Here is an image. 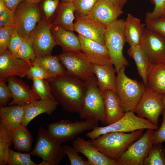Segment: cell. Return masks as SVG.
<instances>
[{"instance_id":"24","label":"cell","mask_w":165,"mask_h":165,"mask_svg":"<svg viewBox=\"0 0 165 165\" xmlns=\"http://www.w3.org/2000/svg\"><path fill=\"white\" fill-rule=\"evenodd\" d=\"M58 104L56 100L40 99L25 105L21 124L27 127L33 119L42 113L51 115Z\"/></svg>"},{"instance_id":"41","label":"cell","mask_w":165,"mask_h":165,"mask_svg":"<svg viewBox=\"0 0 165 165\" xmlns=\"http://www.w3.org/2000/svg\"><path fill=\"white\" fill-rule=\"evenodd\" d=\"M27 76L31 80L36 78L49 81L52 79L42 68L36 64L31 65Z\"/></svg>"},{"instance_id":"10","label":"cell","mask_w":165,"mask_h":165,"mask_svg":"<svg viewBox=\"0 0 165 165\" xmlns=\"http://www.w3.org/2000/svg\"><path fill=\"white\" fill-rule=\"evenodd\" d=\"M15 26L23 39L28 38L31 31L41 19L38 3L25 1L20 3L14 12Z\"/></svg>"},{"instance_id":"11","label":"cell","mask_w":165,"mask_h":165,"mask_svg":"<svg viewBox=\"0 0 165 165\" xmlns=\"http://www.w3.org/2000/svg\"><path fill=\"white\" fill-rule=\"evenodd\" d=\"M57 57L67 75L83 81L94 76L91 63L82 51L63 52Z\"/></svg>"},{"instance_id":"43","label":"cell","mask_w":165,"mask_h":165,"mask_svg":"<svg viewBox=\"0 0 165 165\" xmlns=\"http://www.w3.org/2000/svg\"><path fill=\"white\" fill-rule=\"evenodd\" d=\"M12 98L11 93L6 82L0 80V107L6 106Z\"/></svg>"},{"instance_id":"32","label":"cell","mask_w":165,"mask_h":165,"mask_svg":"<svg viewBox=\"0 0 165 165\" xmlns=\"http://www.w3.org/2000/svg\"><path fill=\"white\" fill-rule=\"evenodd\" d=\"M12 144L11 135L4 125L0 122V165L6 164L9 150Z\"/></svg>"},{"instance_id":"15","label":"cell","mask_w":165,"mask_h":165,"mask_svg":"<svg viewBox=\"0 0 165 165\" xmlns=\"http://www.w3.org/2000/svg\"><path fill=\"white\" fill-rule=\"evenodd\" d=\"M31 65L30 61L16 57L7 49L0 54V80L6 82L13 76L24 77Z\"/></svg>"},{"instance_id":"34","label":"cell","mask_w":165,"mask_h":165,"mask_svg":"<svg viewBox=\"0 0 165 165\" xmlns=\"http://www.w3.org/2000/svg\"><path fill=\"white\" fill-rule=\"evenodd\" d=\"M144 165H165V150L161 144L153 145Z\"/></svg>"},{"instance_id":"28","label":"cell","mask_w":165,"mask_h":165,"mask_svg":"<svg viewBox=\"0 0 165 165\" xmlns=\"http://www.w3.org/2000/svg\"><path fill=\"white\" fill-rule=\"evenodd\" d=\"M56 15L53 23L67 30L73 31V21L75 9L73 2H61L56 10Z\"/></svg>"},{"instance_id":"35","label":"cell","mask_w":165,"mask_h":165,"mask_svg":"<svg viewBox=\"0 0 165 165\" xmlns=\"http://www.w3.org/2000/svg\"><path fill=\"white\" fill-rule=\"evenodd\" d=\"M30 153H23L15 151L10 148L9 150L6 164L9 165H38L32 160Z\"/></svg>"},{"instance_id":"4","label":"cell","mask_w":165,"mask_h":165,"mask_svg":"<svg viewBox=\"0 0 165 165\" xmlns=\"http://www.w3.org/2000/svg\"><path fill=\"white\" fill-rule=\"evenodd\" d=\"M125 23L123 19L116 20L106 26L104 34L105 46L117 73L123 66L129 65L123 54V48L126 42Z\"/></svg>"},{"instance_id":"46","label":"cell","mask_w":165,"mask_h":165,"mask_svg":"<svg viewBox=\"0 0 165 165\" xmlns=\"http://www.w3.org/2000/svg\"><path fill=\"white\" fill-rule=\"evenodd\" d=\"M163 120L160 127L153 135V145L161 144L165 143V109L163 113Z\"/></svg>"},{"instance_id":"51","label":"cell","mask_w":165,"mask_h":165,"mask_svg":"<svg viewBox=\"0 0 165 165\" xmlns=\"http://www.w3.org/2000/svg\"><path fill=\"white\" fill-rule=\"evenodd\" d=\"M38 165H51L50 163L48 161L43 160L40 163L38 164Z\"/></svg>"},{"instance_id":"25","label":"cell","mask_w":165,"mask_h":165,"mask_svg":"<svg viewBox=\"0 0 165 165\" xmlns=\"http://www.w3.org/2000/svg\"><path fill=\"white\" fill-rule=\"evenodd\" d=\"M24 106L9 105L0 107V121L11 135L13 131L21 124Z\"/></svg>"},{"instance_id":"49","label":"cell","mask_w":165,"mask_h":165,"mask_svg":"<svg viewBox=\"0 0 165 165\" xmlns=\"http://www.w3.org/2000/svg\"><path fill=\"white\" fill-rule=\"evenodd\" d=\"M117 8L122 10L127 0H108Z\"/></svg>"},{"instance_id":"33","label":"cell","mask_w":165,"mask_h":165,"mask_svg":"<svg viewBox=\"0 0 165 165\" xmlns=\"http://www.w3.org/2000/svg\"><path fill=\"white\" fill-rule=\"evenodd\" d=\"M32 80L31 89L39 96L40 99L55 100L52 94L49 80L36 78Z\"/></svg>"},{"instance_id":"40","label":"cell","mask_w":165,"mask_h":165,"mask_svg":"<svg viewBox=\"0 0 165 165\" xmlns=\"http://www.w3.org/2000/svg\"><path fill=\"white\" fill-rule=\"evenodd\" d=\"M13 26L0 27V54L7 49Z\"/></svg>"},{"instance_id":"12","label":"cell","mask_w":165,"mask_h":165,"mask_svg":"<svg viewBox=\"0 0 165 165\" xmlns=\"http://www.w3.org/2000/svg\"><path fill=\"white\" fill-rule=\"evenodd\" d=\"M53 23L46 18L41 19L31 32V40L36 57L51 55L53 47L57 44L52 35Z\"/></svg>"},{"instance_id":"21","label":"cell","mask_w":165,"mask_h":165,"mask_svg":"<svg viewBox=\"0 0 165 165\" xmlns=\"http://www.w3.org/2000/svg\"><path fill=\"white\" fill-rule=\"evenodd\" d=\"M120 9L108 0H99L88 16L107 26L123 13Z\"/></svg>"},{"instance_id":"53","label":"cell","mask_w":165,"mask_h":165,"mask_svg":"<svg viewBox=\"0 0 165 165\" xmlns=\"http://www.w3.org/2000/svg\"><path fill=\"white\" fill-rule=\"evenodd\" d=\"M162 100L165 108V95L162 96Z\"/></svg>"},{"instance_id":"13","label":"cell","mask_w":165,"mask_h":165,"mask_svg":"<svg viewBox=\"0 0 165 165\" xmlns=\"http://www.w3.org/2000/svg\"><path fill=\"white\" fill-rule=\"evenodd\" d=\"M162 96L146 88L133 111L138 116L146 118L154 125H157L159 117L165 109Z\"/></svg>"},{"instance_id":"50","label":"cell","mask_w":165,"mask_h":165,"mask_svg":"<svg viewBox=\"0 0 165 165\" xmlns=\"http://www.w3.org/2000/svg\"><path fill=\"white\" fill-rule=\"evenodd\" d=\"M25 1L29 3H38L43 0H24Z\"/></svg>"},{"instance_id":"7","label":"cell","mask_w":165,"mask_h":165,"mask_svg":"<svg viewBox=\"0 0 165 165\" xmlns=\"http://www.w3.org/2000/svg\"><path fill=\"white\" fill-rule=\"evenodd\" d=\"M133 111L125 112L124 116L119 120L105 127H95L86 133V136L90 139L96 138L105 133L114 132H131L140 129L157 130L159 127L147 119L136 115Z\"/></svg>"},{"instance_id":"39","label":"cell","mask_w":165,"mask_h":165,"mask_svg":"<svg viewBox=\"0 0 165 165\" xmlns=\"http://www.w3.org/2000/svg\"><path fill=\"white\" fill-rule=\"evenodd\" d=\"M64 151L68 157L71 165H89L87 161L79 155L78 152L73 147L68 145L62 146Z\"/></svg>"},{"instance_id":"19","label":"cell","mask_w":165,"mask_h":165,"mask_svg":"<svg viewBox=\"0 0 165 165\" xmlns=\"http://www.w3.org/2000/svg\"><path fill=\"white\" fill-rule=\"evenodd\" d=\"M73 146L87 159L89 165H118L116 161L107 157L90 142L83 138L77 137L72 142Z\"/></svg>"},{"instance_id":"27","label":"cell","mask_w":165,"mask_h":165,"mask_svg":"<svg viewBox=\"0 0 165 165\" xmlns=\"http://www.w3.org/2000/svg\"><path fill=\"white\" fill-rule=\"evenodd\" d=\"M145 24L140 20L128 13L125 23L124 34L126 42L130 46L139 45L143 34Z\"/></svg>"},{"instance_id":"8","label":"cell","mask_w":165,"mask_h":165,"mask_svg":"<svg viewBox=\"0 0 165 165\" xmlns=\"http://www.w3.org/2000/svg\"><path fill=\"white\" fill-rule=\"evenodd\" d=\"M98 122V120L95 119L74 122L68 120H62L48 124V130L62 143L74 140L84 131L93 129L97 126Z\"/></svg>"},{"instance_id":"6","label":"cell","mask_w":165,"mask_h":165,"mask_svg":"<svg viewBox=\"0 0 165 165\" xmlns=\"http://www.w3.org/2000/svg\"><path fill=\"white\" fill-rule=\"evenodd\" d=\"M61 144L48 130L41 126L38 130L34 147L30 153L48 162L51 165H58L66 155Z\"/></svg>"},{"instance_id":"29","label":"cell","mask_w":165,"mask_h":165,"mask_svg":"<svg viewBox=\"0 0 165 165\" xmlns=\"http://www.w3.org/2000/svg\"><path fill=\"white\" fill-rule=\"evenodd\" d=\"M31 65L36 64L42 68L53 79L66 75L65 68L60 62L57 56L51 55L36 57L31 62Z\"/></svg>"},{"instance_id":"36","label":"cell","mask_w":165,"mask_h":165,"mask_svg":"<svg viewBox=\"0 0 165 165\" xmlns=\"http://www.w3.org/2000/svg\"><path fill=\"white\" fill-rule=\"evenodd\" d=\"M16 57L31 62L35 59L36 56L32 42L29 38L23 39Z\"/></svg>"},{"instance_id":"30","label":"cell","mask_w":165,"mask_h":165,"mask_svg":"<svg viewBox=\"0 0 165 165\" xmlns=\"http://www.w3.org/2000/svg\"><path fill=\"white\" fill-rule=\"evenodd\" d=\"M26 127L21 124L11 135L14 149L19 152H29L31 151L33 139Z\"/></svg>"},{"instance_id":"2","label":"cell","mask_w":165,"mask_h":165,"mask_svg":"<svg viewBox=\"0 0 165 165\" xmlns=\"http://www.w3.org/2000/svg\"><path fill=\"white\" fill-rule=\"evenodd\" d=\"M144 130H138L130 133L108 132L90 140L104 155L117 161L129 146L142 135Z\"/></svg>"},{"instance_id":"9","label":"cell","mask_w":165,"mask_h":165,"mask_svg":"<svg viewBox=\"0 0 165 165\" xmlns=\"http://www.w3.org/2000/svg\"><path fill=\"white\" fill-rule=\"evenodd\" d=\"M154 130L146 129L144 134L132 143L117 160L118 165H144L153 145Z\"/></svg>"},{"instance_id":"18","label":"cell","mask_w":165,"mask_h":165,"mask_svg":"<svg viewBox=\"0 0 165 165\" xmlns=\"http://www.w3.org/2000/svg\"><path fill=\"white\" fill-rule=\"evenodd\" d=\"M82 52L92 64L106 65L111 64V57L105 45L86 38L78 34Z\"/></svg>"},{"instance_id":"23","label":"cell","mask_w":165,"mask_h":165,"mask_svg":"<svg viewBox=\"0 0 165 165\" xmlns=\"http://www.w3.org/2000/svg\"><path fill=\"white\" fill-rule=\"evenodd\" d=\"M51 31L57 45L61 47L63 52L82 51L79 39L73 31L54 25Z\"/></svg>"},{"instance_id":"26","label":"cell","mask_w":165,"mask_h":165,"mask_svg":"<svg viewBox=\"0 0 165 165\" xmlns=\"http://www.w3.org/2000/svg\"><path fill=\"white\" fill-rule=\"evenodd\" d=\"M146 87L148 90L157 94L165 95V62L151 63Z\"/></svg>"},{"instance_id":"47","label":"cell","mask_w":165,"mask_h":165,"mask_svg":"<svg viewBox=\"0 0 165 165\" xmlns=\"http://www.w3.org/2000/svg\"><path fill=\"white\" fill-rule=\"evenodd\" d=\"M0 18L8 20L12 23L14 25H15L14 12L5 6L1 0H0Z\"/></svg>"},{"instance_id":"3","label":"cell","mask_w":165,"mask_h":165,"mask_svg":"<svg viewBox=\"0 0 165 165\" xmlns=\"http://www.w3.org/2000/svg\"><path fill=\"white\" fill-rule=\"evenodd\" d=\"M85 91L79 113L82 119H95L107 125L102 95L95 76L84 81Z\"/></svg>"},{"instance_id":"52","label":"cell","mask_w":165,"mask_h":165,"mask_svg":"<svg viewBox=\"0 0 165 165\" xmlns=\"http://www.w3.org/2000/svg\"><path fill=\"white\" fill-rule=\"evenodd\" d=\"M75 0H61V2H73Z\"/></svg>"},{"instance_id":"20","label":"cell","mask_w":165,"mask_h":165,"mask_svg":"<svg viewBox=\"0 0 165 165\" xmlns=\"http://www.w3.org/2000/svg\"><path fill=\"white\" fill-rule=\"evenodd\" d=\"M91 69L96 76L97 85L102 94L106 90L117 93L116 73V70L112 63L99 65L91 63Z\"/></svg>"},{"instance_id":"5","label":"cell","mask_w":165,"mask_h":165,"mask_svg":"<svg viewBox=\"0 0 165 165\" xmlns=\"http://www.w3.org/2000/svg\"><path fill=\"white\" fill-rule=\"evenodd\" d=\"M125 66L117 72V93L125 112L134 111L146 88L143 82L132 79L125 74Z\"/></svg>"},{"instance_id":"22","label":"cell","mask_w":165,"mask_h":165,"mask_svg":"<svg viewBox=\"0 0 165 165\" xmlns=\"http://www.w3.org/2000/svg\"><path fill=\"white\" fill-rule=\"evenodd\" d=\"M105 108L106 121L107 125L112 124L122 118L125 112L116 92L105 90L102 94Z\"/></svg>"},{"instance_id":"44","label":"cell","mask_w":165,"mask_h":165,"mask_svg":"<svg viewBox=\"0 0 165 165\" xmlns=\"http://www.w3.org/2000/svg\"><path fill=\"white\" fill-rule=\"evenodd\" d=\"M60 0H44L42 6L46 18L49 19L56 11Z\"/></svg>"},{"instance_id":"14","label":"cell","mask_w":165,"mask_h":165,"mask_svg":"<svg viewBox=\"0 0 165 165\" xmlns=\"http://www.w3.org/2000/svg\"><path fill=\"white\" fill-rule=\"evenodd\" d=\"M151 63L165 62V37L146 27L140 44Z\"/></svg>"},{"instance_id":"1","label":"cell","mask_w":165,"mask_h":165,"mask_svg":"<svg viewBox=\"0 0 165 165\" xmlns=\"http://www.w3.org/2000/svg\"><path fill=\"white\" fill-rule=\"evenodd\" d=\"M55 100L67 111L79 113L85 91L84 81L67 74L49 81Z\"/></svg>"},{"instance_id":"31","label":"cell","mask_w":165,"mask_h":165,"mask_svg":"<svg viewBox=\"0 0 165 165\" xmlns=\"http://www.w3.org/2000/svg\"><path fill=\"white\" fill-rule=\"evenodd\" d=\"M127 53L134 61L138 73L146 86L151 63L149 59L141 48L140 45L130 46Z\"/></svg>"},{"instance_id":"42","label":"cell","mask_w":165,"mask_h":165,"mask_svg":"<svg viewBox=\"0 0 165 165\" xmlns=\"http://www.w3.org/2000/svg\"><path fill=\"white\" fill-rule=\"evenodd\" d=\"M23 39L18 34L16 28L14 27L8 44L7 49L15 57Z\"/></svg>"},{"instance_id":"38","label":"cell","mask_w":165,"mask_h":165,"mask_svg":"<svg viewBox=\"0 0 165 165\" xmlns=\"http://www.w3.org/2000/svg\"><path fill=\"white\" fill-rule=\"evenodd\" d=\"M99 0H75V15L88 16Z\"/></svg>"},{"instance_id":"37","label":"cell","mask_w":165,"mask_h":165,"mask_svg":"<svg viewBox=\"0 0 165 165\" xmlns=\"http://www.w3.org/2000/svg\"><path fill=\"white\" fill-rule=\"evenodd\" d=\"M154 7L151 12L146 13L145 22L152 21L165 18V0H150Z\"/></svg>"},{"instance_id":"17","label":"cell","mask_w":165,"mask_h":165,"mask_svg":"<svg viewBox=\"0 0 165 165\" xmlns=\"http://www.w3.org/2000/svg\"><path fill=\"white\" fill-rule=\"evenodd\" d=\"M8 85L11 93L12 98L8 105L25 106L31 102L40 99L39 96L29 86L15 76L7 79Z\"/></svg>"},{"instance_id":"16","label":"cell","mask_w":165,"mask_h":165,"mask_svg":"<svg viewBox=\"0 0 165 165\" xmlns=\"http://www.w3.org/2000/svg\"><path fill=\"white\" fill-rule=\"evenodd\" d=\"M75 15L74 31L88 39L105 45V26L89 16Z\"/></svg>"},{"instance_id":"45","label":"cell","mask_w":165,"mask_h":165,"mask_svg":"<svg viewBox=\"0 0 165 165\" xmlns=\"http://www.w3.org/2000/svg\"><path fill=\"white\" fill-rule=\"evenodd\" d=\"M146 27L160 33L165 37V18L145 22Z\"/></svg>"},{"instance_id":"48","label":"cell","mask_w":165,"mask_h":165,"mask_svg":"<svg viewBox=\"0 0 165 165\" xmlns=\"http://www.w3.org/2000/svg\"><path fill=\"white\" fill-rule=\"evenodd\" d=\"M7 8L14 12L19 4L24 0H1Z\"/></svg>"}]
</instances>
